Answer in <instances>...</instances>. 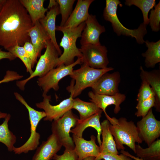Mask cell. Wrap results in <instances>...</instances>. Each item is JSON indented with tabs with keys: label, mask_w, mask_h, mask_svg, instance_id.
Masks as SVG:
<instances>
[{
	"label": "cell",
	"mask_w": 160,
	"mask_h": 160,
	"mask_svg": "<svg viewBox=\"0 0 160 160\" xmlns=\"http://www.w3.org/2000/svg\"><path fill=\"white\" fill-rule=\"evenodd\" d=\"M95 157L93 156H89L84 159L83 160H95Z\"/></svg>",
	"instance_id": "60d3db41"
},
{
	"label": "cell",
	"mask_w": 160,
	"mask_h": 160,
	"mask_svg": "<svg viewBox=\"0 0 160 160\" xmlns=\"http://www.w3.org/2000/svg\"><path fill=\"white\" fill-rule=\"evenodd\" d=\"M28 35L38 57L42 49L46 47L47 41L50 39L39 21L36 22L28 31Z\"/></svg>",
	"instance_id": "7402d4cb"
},
{
	"label": "cell",
	"mask_w": 160,
	"mask_h": 160,
	"mask_svg": "<svg viewBox=\"0 0 160 160\" xmlns=\"http://www.w3.org/2000/svg\"><path fill=\"white\" fill-rule=\"evenodd\" d=\"M7 114H8L6 113L2 112L0 111V119L3 118L4 119Z\"/></svg>",
	"instance_id": "ab89813d"
},
{
	"label": "cell",
	"mask_w": 160,
	"mask_h": 160,
	"mask_svg": "<svg viewBox=\"0 0 160 160\" xmlns=\"http://www.w3.org/2000/svg\"><path fill=\"white\" fill-rule=\"evenodd\" d=\"M7 51L21 60L25 66L27 72H29L30 75L33 73V71L31 60L23 46L16 45Z\"/></svg>",
	"instance_id": "f546056e"
},
{
	"label": "cell",
	"mask_w": 160,
	"mask_h": 160,
	"mask_svg": "<svg viewBox=\"0 0 160 160\" xmlns=\"http://www.w3.org/2000/svg\"><path fill=\"white\" fill-rule=\"evenodd\" d=\"M148 49L142 56L145 57V66L147 68H153L156 65L160 62V40L154 42L148 40L145 41Z\"/></svg>",
	"instance_id": "d4e9b609"
},
{
	"label": "cell",
	"mask_w": 160,
	"mask_h": 160,
	"mask_svg": "<svg viewBox=\"0 0 160 160\" xmlns=\"http://www.w3.org/2000/svg\"><path fill=\"white\" fill-rule=\"evenodd\" d=\"M78 119L70 110L59 119L53 121L52 123V133L55 135L62 146L65 148L75 147L69 133L71 128L76 126Z\"/></svg>",
	"instance_id": "ba28073f"
},
{
	"label": "cell",
	"mask_w": 160,
	"mask_h": 160,
	"mask_svg": "<svg viewBox=\"0 0 160 160\" xmlns=\"http://www.w3.org/2000/svg\"><path fill=\"white\" fill-rule=\"evenodd\" d=\"M132 160L126 155L121 153L120 155L110 153H100L99 155L95 158V160Z\"/></svg>",
	"instance_id": "d590c367"
},
{
	"label": "cell",
	"mask_w": 160,
	"mask_h": 160,
	"mask_svg": "<svg viewBox=\"0 0 160 160\" xmlns=\"http://www.w3.org/2000/svg\"><path fill=\"white\" fill-rule=\"evenodd\" d=\"M42 101L36 104V107L44 111L46 116L45 121H52L56 120L69 110H71L74 98L71 94L70 97L61 101L58 104L52 105L50 103L51 97L47 95H42Z\"/></svg>",
	"instance_id": "7c38bea8"
},
{
	"label": "cell",
	"mask_w": 160,
	"mask_h": 160,
	"mask_svg": "<svg viewBox=\"0 0 160 160\" xmlns=\"http://www.w3.org/2000/svg\"><path fill=\"white\" fill-rule=\"evenodd\" d=\"M26 9L31 20L33 25L45 16L48 9L44 6V0H20Z\"/></svg>",
	"instance_id": "cb8c5ba5"
},
{
	"label": "cell",
	"mask_w": 160,
	"mask_h": 160,
	"mask_svg": "<svg viewBox=\"0 0 160 160\" xmlns=\"http://www.w3.org/2000/svg\"><path fill=\"white\" fill-rule=\"evenodd\" d=\"M23 77V75H20L15 71L7 70L3 79L0 80V84L2 83L18 80L22 78Z\"/></svg>",
	"instance_id": "8d00e7d4"
},
{
	"label": "cell",
	"mask_w": 160,
	"mask_h": 160,
	"mask_svg": "<svg viewBox=\"0 0 160 160\" xmlns=\"http://www.w3.org/2000/svg\"><path fill=\"white\" fill-rule=\"evenodd\" d=\"M119 0H106L103 16L104 19L110 22L114 31L119 36L121 35L134 38L137 42L140 44L145 43L143 38L147 33V25L141 23L137 29H129L123 25L118 17L117 10L118 6L120 4Z\"/></svg>",
	"instance_id": "5b68a950"
},
{
	"label": "cell",
	"mask_w": 160,
	"mask_h": 160,
	"mask_svg": "<svg viewBox=\"0 0 160 160\" xmlns=\"http://www.w3.org/2000/svg\"><path fill=\"white\" fill-rule=\"evenodd\" d=\"M137 157L143 160H160V140L157 139L148 148H143L139 144L135 145Z\"/></svg>",
	"instance_id": "484cf974"
},
{
	"label": "cell",
	"mask_w": 160,
	"mask_h": 160,
	"mask_svg": "<svg viewBox=\"0 0 160 160\" xmlns=\"http://www.w3.org/2000/svg\"><path fill=\"white\" fill-rule=\"evenodd\" d=\"M85 26L84 22L73 28L56 26V30L61 31L63 34L60 46L63 48V52L58 58L57 67L62 64L68 65L72 64L75 62V57L82 58V54L77 47L76 43L78 38L81 37Z\"/></svg>",
	"instance_id": "3957f363"
},
{
	"label": "cell",
	"mask_w": 160,
	"mask_h": 160,
	"mask_svg": "<svg viewBox=\"0 0 160 160\" xmlns=\"http://www.w3.org/2000/svg\"><path fill=\"white\" fill-rule=\"evenodd\" d=\"M11 117L10 114H8L4 121L0 125V142L5 145L9 152L13 151L17 140L16 136L9 128L8 122Z\"/></svg>",
	"instance_id": "83f0119b"
},
{
	"label": "cell",
	"mask_w": 160,
	"mask_h": 160,
	"mask_svg": "<svg viewBox=\"0 0 160 160\" xmlns=\"http://www.w3.org/2000/svg\"><path fill=\"white\" fill-rule=\"evenodd\" d=\"M62 146L55 135L52 133L46 141H43L37 148L32 160H51Z\"/></svg>",
	"instance_id": "e0dca14e"
},
{
	"label": "cell",
	"mask_w": 160,
	"mask_h": 160,
	"mask_svg": "<svg viewBox=\"0 0 160 160\" xmlns=\"http://www.w3.org/2000/svg\"><path fill=\"white\" fill-rule=\"evenodd\" d=\"M31 18L20 0H5L0 9V46L7 50L31 41Z\"/></svg>",
	"instance_id": "6da1fadb"
},
{
	"label": "cell",
	"mask_w": 160,
	"mask_h": 160,
	"mask_svg": "<svg viewBox=\"0 0 160 160\" xmlns=\"http://www.w3.org/2000/svg\"><path fill=\"white\" fill-rule=\"evenodd\" d=\"M121 81L118 71L110 73L108 72L103 75L91 87L95 93L109 95L118 93V87Z\"/></svg>",
	"instance_id": "4fadbf2b"
},
{
	"label": "cell",
	"mask_w": 160,
	"mask_h": 160,
	"mask_svg": "<svg viewBox=\"0 0 160 160\" xmlns=\"http://www.w3.org/2000/svg\"><path fill=\"white\" fill-rule=\"evenodd\" d=\"M121 153L126 155L132 159H133L135 160H143L140 158L138 157H136L131 154L129 152L125 151L124 150H121Z\"/></svg>",
	"instance_id": "f35d334b"
},
{
	"label": "cell",
	"mask_w": 160,
	"mask_h": 160,
	"mask_svg": "<svg viewBox=\"0 0 160 160\" xmlns=\"http://www.w3.org/2000/svg\"><path fill=\"white\" fill-rule=\"evenodd\" d=\"M63 153L61 155L55 154L52 159L54 160H78V156L74 148H66Z\"/></svg>",
	"instance_id": "836d02e7"
},
{
	"label": "cell",
	"mask_w": 160,
	"mask_h": 160,
	"mask_svg": "<svg viewBox=\"0 0 160 160\" xmlns=\"http://www.w3.org/2000/svg\"><path fill=\"white\" fill-rule=\"evenodd\" d=\"M5 0H0V8H1L3 5Z\"/></svg>",
	"instance_id": "b9f144b4"
},
{
	"label": "cell",
	"mask_w": 160,
	"mask_h": 160,
	"mask_svg": "<svg viewBox=\"0 0 160 160\" xmlns=\"http://www.w3.org/2000/svg\"><path fill=\"white\" fill-rule=\"evenodd\" d=\"M151 10L149 18V23L152 30L157 32L160 29V1Z\"/></svg>",
	"instance_id": "d6a6232c"
},
{
	"label": "cell",
	"mask_w": 160,
	"mask_h": 160,
	"mask_svg": "<svg viewBox=\"0 0 160 160\" xmlns=\"http://www.w3.org/2000/svg\"><path fill=\"white\" fill-rule=\"evenodd\" d=\"M136 126L139 137L148 146L160 136V121L156 118L152 108L137 122Z\"/></svg>",
	"instance_id": "8fae6325"
},
{
	"label": "cell",
	"mask_w": 160,
	"mask_h": 160,
	"mask_svg": "<svg viewBox=\"0 0 160 160\" xmlns=\"http://www.w3.org/2000/svg\"><path fill=\"white\" fill-rule=\"evenodd\" d=\"M110 123V129L115 142L117 150H124L126 145L135 153V143H142L143 141L139 137L137 128L132 121H127L124 117L117 119L105 114Z\"/></svg>",
	"instance_id": "7a4b0ae2"
},
{
	"label": "cell",
	"mask_w": 160,
	"mask_h": 160,
	"mask_svg": "<svg viewBox=\"0 0 160 160\" xmlns=\"http://www.w3.org/2000/svg\"><path fill=\"white\" fill-rule=\"evenodd\" d=\"M16 57L8 51H4L0 48V61L3 59H7L10 61L14 60Z\"/></svg>",
	"instance_id": "74e56055"
},
{
	"label": "cell",
	"mask_w": 160,
	"mask_h": 160,
	"mask_svg": "<svg viewBox=\"0 0 160 160\" xmlns=\"http://www.w3.org/2000/svg\"><path fill=\"white\" fill-rule=\"evenodd\" d=\"M102 112L101 111L83 120L79 119L76 126L71 130L70 132L78 137H83V132L85 129L89 127H92L97 132V141L100 146L102 143L100 137L102 130L100 119Z\"/></svg>",
	"instance_id": "ffe728a7"
},
{
	"label": "cell",
	"mask_w": 160,
	"mask_h": 160,
	"mask_svg": "<svg viewBox=\"0 0 160 160\" xmlns=\"http://www.w3.org/2000/svg\"><path fill=\"white\" fill-rule=\"evenodd\" d=\"M90 101L94 103L99 108L102 110L105 114H107L106 109L108 106L115 105L114 112L118 113L121 110L120 105L125 100L126 96L124 94L119 93L115 95H109L94 93L89 91L88 93Z\"/></svg>",
	"instance_id": "2e32d148"
},
{
	"label": "cell",
	"mask_w": 160,
	"mask_h": 160,
	"mask_svg": "<svg viewBox=\"0 0 160 160\" xmlns=\"http://www.w3.org/2000/svg\"><path fill=\"white\" fill-rule=\"evenodd\" d=\"M46 48L44 53L40 56L33 73L25 79L17 82L16 85L20 89L24 90L26 84L32 79L36 76L43 77L57 67L60 55L50 39L47 41Z\"/></svg>",
	"instance_id": "52a82bcc"
},
{
	"label": "cell",
	"mask_w": 160,
	"mask_h": 160,
	"mask_svg": "<svg viewBox=\"0 0 160 160\" xmlns=\"http://www.w3.org/2000/svg\"><path fill=\"white\" fill-rule=\"evenodd\" d=\"M140 76L142 81L147 83L153 90L155 96V103L154 107L156 111H160V70H153L148 71L140 67Z\"/></svg>",
	"instance_id": "44dd1931"
},
{
	"label": "cell",
	"mask_w": 160,
	"mask_h": 160,
	"mask_svg": "<svg viewBox=\"0 0 160 160\" xmlns=\"http://www.w3.org/2000/svg\"><path fill=\"white\" fill-rule=\"evenodd\" d=\"M126 5L131 6L134 5L141 11L143 19L144 24L146 25L149 23L148 13L149 11L156 5L155 0H126Z\"/></svg>",
	"instance_id": "f1b7e54d"
},
{
	"label": "cell",
	"mask_w": 160,
	"mask_h": 160,
	"mask_svg": "<svg viewBox=\"0 0 160 160\" xmlns=\"http://www.w3.org/2000/svg\"><path fill=\"white\" fill-rule=\"evenodd\" d=\"M102 140L100 146V153L119 154L113 137L110 129V123L107 119L101 123Z\"/></svg>",
	"instance_id": "603a6c76"
},
{
	"label": "cell",
	"mask_w": 160,
	"mask_h": 160,
	"mask_svg": "<svg viewBox=\"0 0 160 160\" xmlns=\"http://www.w3.org/2000/svg\"><path fill=\"white\" fill-rule=\"evenodd\" d=\"M31 60L32 68L37 62L38 57L36 51L30 41L26 42L23 46Z\"/></svg>",
	"instance_id": "e575fe53"
},
{
	"label": "cell",
	"mask_w": 160,
	"mask_h": 160,
	"mask_svg": "<svg viewBox=\"0 0 160 160\" xmlns=\"http://www.w3.org/2000/svg\"><path fill=\"white\" fill-rule=\"evenodd\" d=\"M73 140L75 147L74 150L78 160H83L89 156L96 158L100 153V147L96 143V138L94 135L90 137V140H87L83 138L73 134Z\"/></svg>",
	"instance_id": "9a60e30c"
},
{
	"label": "cell",
	"mask_w": 160,
	"mask_h": 160,
	"mask_svg": "<svg viewBox=\"0 0 160 160\" xmlns=\"http://www.w3.org/2000/svg\"><path fill=\"white\" fill-rule=\"evenodd\" d=\"M93 0H78L76 6L63 26L66 28L76 27L85 22L89 14L88 10Z\"/></svg>",
	"instance_id": "d6986e66"
},
{
	"label": "cell",
	"mask_w": 160,
	"mask_h": 160,
	"mask_svg": "<svg viewBox=\"0 0 160 160\" xmlns=\"http://www.w3.org/2000/svg\"><path fill=\"white\" fill-rule=\"evenodd\" d=\"M1 8H0V9Z\"/></svg>",
	"instance_id": "7bdbcfd3"
},
{
	"label": "cell",
	"mask_w": 160,
	"mask_h": 160,
	"mask_svg": "<svg viewBox=\"0 0 160 160\" xmlns=\"http://www.w3.org/2000/svg\"><path fill=\"white\" fill-rule=\"evenodd\" d=\"M111 67L103 69H96L82 64L81 67L73 71L70 77L72 80L69 86L67 88L73 98L80 95L86 88L91 87L104 74L113 70Z\"/></svg>",
	"instance_id": "277c9868"
},
{
	"label": "cell",
	"mask_w": 160,
	"mask_h": 160,
	"mask_svg": "<svg viewBox=\"0 0 160 160\" xmlns=\"http://www.w3.org/2000/svg\"><path fill=\"white\" fill-rule=\"evenodd\" d=\"M80 51L82 54V64L96 69L107 67L109 63L106 47L99 44H87L81 46Z\"/></svg>",
	"instance_id": "30bf717a"
},
{
	"label": "cell",
	"mask_w": 160,
	"mask_h": 160,
	"mask_svg": "<svg viewBox=\"0 0 160 160\" xmlns=\"http://www.w3.org/2000/svg\"><path fill=\"white\" fill-rule=\"evenodd\" d=\"M75 0H57L61 15L60 26H63L71 15Z\"/></svg>",
	"instance_id": "4dcf8cb0"
},
{
	"label": "cell",
	"mask_w": 160,
	"mask_h": 160,
	"mask_svg": "<svg viewBox=\"0 0 160 160\" xmlns=\"http://www.w3.org/2000/svg\"><path fill=\"white\" fill-rule=\"evenodd\" d=\"M14 95L16 99L28 110L30 124L31 134L29 138L21 146L14 148L13 151L15 154L19 155L22 153H27L30 151L36 149L38 147L40 143V135L36 132V129L40 121L46 117V115L44 111H37L31 107L18 93L15 92Z\"/></svg>",
	"instance_id": "8992f818"
},
{
	"label": "cell",
	"mask_w": 160,
	"mask_h": 160,
	"mask_svg": "<svg viewBox=\"0 0 160 160\" xmlns=\"http://www.w3.org/2000/svg\"><path fill=\"white\" fill-rule=\"evenodd\" d=\"M72 109L79 112L80 120H83L102 111L93 103L84 101L79 98H74Z\"/></svg>",
	"instance_id": "4316f807"
},
{
	"label": "cell",
	"mask_w": 160,
	"mask_h": 160,
	"mask_svg": "<svg viewBox=\"0 0 160 160\" xmlns=\"http://www.w3.org/2000/svg\"><path fill=\"white\" fill-rule=\"evenodd\" d=\"M155 103V97L137 102L136 107L137 111L135 113V115L137 117L145 116L151 109L153 107H154Z\"/></svg>",
	"instance_id": "1f68e13d"
},
{
	"label": "cell",
	"mask_w": 160,
	"mask_h": 160,
	"mask_svg": "<svg viewBox=\"0 0 160 160\" xmlns=\"http://www.w3.org/2000/svg\"><path fill=\"white\" fill-rule=\"evenodd\" d=\"M49 9V10L47 12L46 15L40 20L39 22L60 55L62 51L57 43L55 36L56 17L60 14L58 4L57 3Z\"/></svg>",
	"instance_id": "ac0fdd59"
},
{
	"label": "cell",
	"mask_w": 160,
	"mask_h": 160,
	"mask_svg": "<svg viewBox=\"0 0 160 160\" xmlns=\"http://www.w3.org/2000/svg\"><path fill=\"white\" fill-rule=\"evenodd\" d=\"M82 58H78L70 65H61L52 69L43 76L39 77L37 83L43 90L42 95H47L51 89L57 91L59 89L60 81L66 76L71 75L74 67L77 65L82 64Z\"/></svg>",
	"instance_id": "9c48e42d"
},
{
	"label": "cell",
	"mask_w": 160,
	"mask_h": 160,
	"mask_svg": "<svg viewBox=\"0 0 160 160\" xmlns=\"http://www.w3.org/2000/svg\"><path fill=\"white\" fill-rule=\"evenodd\" d=\"M85 22L86 26L81 33V44H100L99 37L105 31V27L99 23L95 15H89Z\"/></svg>",
	"instance_id": "5bb4252c"
}]
</instances>
